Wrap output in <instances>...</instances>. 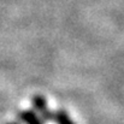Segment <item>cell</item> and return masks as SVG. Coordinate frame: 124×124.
<instances>
[{
  "instance_id": "3957f363",
  "label": "cell",
  "mask_w": 124,
  "mask_h": 124,
  "mask_svg": "<svg viewBox=\"0 0 124 124\" xmlns=\"http://www.w3.org/2000/svg\"><path fill=\"white\" fill-rule=\"evenodd\" d=\"M57 124H75V122L71 119L70 115L65 110H59L54 112V121Z\"/></svg>"
},
{
  "instance_id": "6da1fadb",
  "label": "cell",
  "mask_w": 124,
  "mask_h": 124,
  "mask_svg": "<svg viewBox=\"0 0 124 124\" xmlns=\"http://www.w3.org/2000/svg\"><path fill=\"white\" fill-rule=\"evenodd\" d=\"M31 102H33V106H34L35 111H38L40 113L39 117L42 119L43 123L54 121V112L48 110L47 101H46V99L42 95H34L33 99H31Z\"/></svg>"
},
{
  "instance_id": "277c9868",
  "label": "cell",
  "mask_w": 124,
  "mask_h": 124,
  "mask_svg": "<svg viewBox=\"0 0 124 124\" xmlns=\"http://www.w3.org/2000/svg\"><path fill=\"white\" fill-rule=\"evenodd\" d=\"M6 124H19V123H15V122H10V123H6Z\"/></svg>"
},
{
  "instance_id": "7a4b0ae2",
  "label": "cell",
  "mask_w": 124,
  "mask_h": 124,
  "mask_svg": "<svg viewBox=\"0 0 124 124\" xmlns=\"http://www.w3.org/2000/svg\"><path fill=\"white\" fill-rule=\"evenodd\" d=\"M17 117L21 122L25 124H43L42 119L39 117V115L31 110H24L22 112H18Z\"/></svg>"
}]
</instances>
